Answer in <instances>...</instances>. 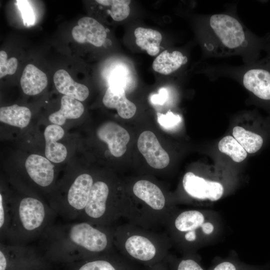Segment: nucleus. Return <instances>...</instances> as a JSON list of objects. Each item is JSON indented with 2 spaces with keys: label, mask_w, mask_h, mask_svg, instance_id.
<instances>
[{
  "label": "nucleus",
  "mask_w": 270,
  "mask_h": 270,
  "mask_svg": "<svg viewBox=\"0 0 270 270\" xmlns=\"http://www.w3.org/2000/svg\"><path fill=\"white\" fill-rule=\"evenodd\" d=\"M220 152L228 155L234 162H240L247 156V152L232 136H227L218 142Z\"/></svg>",
  "instance_id": "393cba45"
},
{
  "label": "nucleus",
  "mask_w": 270,
  "mask_h": 270,
  "mask_svg": "<svg viewBox=\"0 0 270 270\" xmlns=\"http://www.w3.org/2000/svg\"><path fill=\"white\" fill-rule=\"evenodd\" d=\"M138 148L150 166L160 170L169 164L168 154L160 146L152 132L146 130L140 134L138 140Z\"/></svg>",
  "instance_id": "9d476101"
},
{
  "label": "nucleus",
  "mask_w": 270,
  "mask_h": 270,
  "mask_svg": "<svg viewBox=\"0 0 270 270\" xmlns=\"http://www.w3.org/2000/svg\"><path fill=\"white\" fill-rule=\"evenodd\" d=\"M182 184L186 194L192 199L198 202H216L224 192V186L220 182L206 180L191 172L184 174Z\"/></svg>",
  "instance_id": "1a4fd4ad"
},
{
  "label": "nucleus",
  "mask_w": 270,
  "mask_h": 270,
  "mask_svg": "<svg viewBox=\"0 0 270 270\" xmlns=\"http://www.w3.org/2000/svg\"><path fill=\"white\" fill-rule=\"evenodd\" d=\"M98 137L107 144L111 154L116 157L122 156L126 150L130 136L124 128L112 122L102 124L96 131Z\"/></svg>",
  "instance_id": "9b49d317"
},
{
  "label": "nucleus",
  "mask_w": 270,
  "mask_h": 270,
  "mask_svg": "<svg viewBox=\"0 0 270 270\" xmlns=\"http://www.w3.org/2000/svg\"><path fill=\"white\" fill-rule=\"evenodd\" d=\"M266 56L246 71L244 86L257 98L270 103V46Z\"/></svg>",
  "instance_id": "6e6552de"
},
{
  "label": "nucleus",
  "mask_w": 270,
  "mask_h": 270,
  "mask_svg": "<svg viewBox=\"0 0 270 270\" xmlns=\"http://www.w3.org/2000/svg\"><path fill=\"white\" fill-rule=\"evenodd\" d=\"M232 135L249 154L257 152L264 144V138L260 134L247 130L241 126L234 127L232 130Z\"/></svg>",
  "instance_id": "5701e85b"
},
{
  "label": "nucleus",
  "mask_w": 270,
  "mask_h": 270,
  "mask_svg": "<svg viewBox=\"0 0 270 270\" xmlns=\"http://www.w3.org/2000/svg\"><path fill=\"white\" fill-rule=\"evenodd\" d=\"M114 243L122 256L145 268L164 262L172 244L167 234L129 222L115 226Z\"/></svg>",
  "instance_id": "7ed1b4c3"
},
{
  "label": "nucleus",
  "mask_w": 270,
  "mask_h": 270,
  "mask_svg": "<svg viewBox=\"0 0 270 270\" xmlns=\"http://www.w3.org/2000/svg\"><path fill=\"white\" fill-rule=\"evenodd\" d=\"M241 23L228 14H215L206 22V50L218 56L236 53L246 46L248 38Z\"/></svg>",
  "instance_id": "423d86ee"
},
{
  "label": "nucleus",
  "mask_w": 270,
  "mask_h": 270,
  "mask_svg": "<svg viewBox=\"0 0 270 270\" xmlns=\"http://www.w3.org/2000/svg\"><path fill=\"white\" fill-rule=\"evenodd\" d=\"M126 82V74L124 70L117 68L114 70L109 78L110 86L122 87L124 89Z\"/></svg>",
  "instance_id": "7c9ffc66"
},
{
  "label": "nucleus",
  "mask_w": 270,
  "mask_h": 270,
  "mask_svg": "<svg viewBox=\"0 0 270 270\" xmlns=\"http://www.w3.org/2000/svg\"><path fill=\"white\" fill-rule=\"evenodd\" d=\"M96 2L104 6H110L108 11L112 18L118 22L126 19L130 14L129 4L130 0H97Z\"/></svg>",
  "instance_id": "bb28decb"
},
{
  "label": "nucleus",
  "mask_w": 270,
  "mask_h": 270,
  "mask_svg": "<svg viewBox=\"0 0 270 270\" xmlns=\"http://www.w3.org/2000/svg\"><path fill=\"white\" fill-rule=\"evenodd\" d=\"M164 226L172 244L184 254L194 251L208 240L216 236L218 226L216 220L206 211L198 209L174 211Z\"/></svg>",
  "instance_id": "39448f33"
},
{
  "label": "nucleus",
  "mask_w": 270,
  "mask_h": 270,
  "mask_svg": "<svg viewBox=\"0 0 270 270\" xmlns=\"http://www.w3.org/2000/svg\"><path fill=\"white\" fill-rule=\"evenodd\" d=\"M187 62V57L181 52L174 50L169 52L165 50L154 60L152 66L154 71L168 75L178 70Z\"/></svg>",
  "instance_id": "aec40b11"
},
{
  "label": "nucleus",
  "mask_w": 270,
  "mask_h": 270,
  "mask_svg": "<svg viewBox=\"0 0 270 270\" xmlns=\"http://www.w3.org/2000/svg\"><path fill=\"white\" fill-rule=\"evenodd\" d=\"M64 130L58 125L52 124L46 127L44 132L46 141L45 155L50 161L60 163L67 156L66 147L57 141L64 136Z\"/></svg>",
  "instance_id": "dca6fc26"
},
{
  "label": "nucleus",
  "mask_w": 270,
  "mask_h": 270,
  "mask_svg": "<svg viewBox=\"0 0 270 270\" xmlns=\"http://www.w3.org/2000/svg\"><path fill=\"white\" fill-rule=\"evenodd\" d=\"M31 112L24 106L13 104L0 108V120L9 125L24 128L30 123Z\"/></svg>",
  "instance_id": "412c9836"
},
{
  "label": "nucleus",
  "mask_w": 270,
  "mask_h": 270,
  "mask_svg": "<svg viewBox=\"0 0 270 270\" xmlns=\"http://www.w3.org/2000/svg\"><path fill=\"white\" fill-rule=\"evenodd\" d=\"M10 224L6 244L26 245L54 224L57 214L42 200L30 195L10 196Z\"/></svg>",
  "instance_id": "20e7f679"
},
{
  "label": "nucleus",
  "mask_w": 270,
  "mask_h": 270,
  "mask_svg": "<svg viewBox=\"0 0 270 270\" xmlns=\"http://www.w3.org/2000/svg\"><path fill=\"white\" fill-rule=\"evenodd\" d=\"M168 98V90L163 88L160 89L158 94L152 95L150 100L154 104L162 105L166 102Z\"/></svg>",
  "instance_id": "2f4dec72"
},
{
  "label": "nucleus",
  "mask_w": 270,
  "mask_h": 270,
  "mask_svg": "<svg viewBox=\"0 0 270 270\" xmlns=\"http://www.w3.org/2000/svg\"><path fill=\"white\" fill-rule=\"evenodd\" d=\"M25 168L30 178L38 186L46 188L54 182V166L47 158L32 154L26 160Z\"/></svg>",
  "instance_id": "4468645a"
},
{
  "label": "nucleus",
  "mask_w": 270,
  "mask_h": 270,
  "mask_svg": "<svg viewBox=\"0 0 270 270\" xmlns=\"http://www.w3.org/2000/svg\"><path fill=\"white\" fill-rule=\"evenodd\" d=\"M18 67V60L16 58L8 60L6 52L0 51V78L7 74L12 75L15 73Z\"/></svg>",
  "instance_id": "cd10ccee"
},
{
  "label": "nucleus",
  "mask_w": 270,
  "mask_h": 270,
  "mask_svg": "<svg viewBox=\"0 0 270 270\" xmlns=\"http://www.w3.org/2000/svg\"><path fill=\"white\" fill-rule=\"evenodd\" d=\"M121 195L112 194L111 186L102 180L94 181L88 202L78 221L114 226L122 217Z\"/></svg>",
  "instance_id": "0eeeda50"
},
{
  "label": "nucleus",
  "mask_w": 270,
  "mask_h": 270,
  "mask_svg": "<svg viewBox=\"0 0 270 270\" xmlns=\"http://www.w3.org/2000/svg\"><path fill=\"white\" fill-rule=\"evenodd\" d=\"M129 194L121 195L122 217L128 222L154 230L164 226L176 208L160 186L146 180L134 182Z\"/></svg>",
  "instance_id": "f03ea898"
},
{
  "label": "nucleus",
  "mask_w": 270,
  "mask_h": 270,
  "mask_svg": "<svg viewBox=\"0 0 270 270\" xmlns=\"http://www.w3.org/2000/svg\"><path fill=\"white\" fill-rule=\"evenodd\" d=\"M116 251L86 259L78 270H145Z\"/></svg>",
  "instance_id": "ddd939ff"
},
{
  "label": "nucleus",
  "mask_w": 270,
  "mask_h": 270,
  "mask_svg": "<svg viewBox=\"0 0 270 270\" xmlns=\"http://www.w3.org/2000/svg\"><path fill=\"white\" fill-rule=\"evenodd\" d=\"M136 43L142 50H146L151 56L156 55L160 52L162 36L160 32L151 28L138 27L134 31Z\"/></svg>",
  "instance_id": "4be33fe9"
},
{
  "label": "nucleus",
  "mask_w": 270,
  "mask_h": 270,
  "mask_svg": "<svg viewBox=\"0 0 270 270\" xmlns=\"http://www.w3.org/2000/svg\"><path fill=\"white\" fill-rule=\"evenodd\" d=\"M24 92L30 96L40 93L48 85L46 74L32 64L24 68L20 78Z\"/></svg>",
  "instance_id": "a211bd4d"
},
{
  "label": "nucleus",
  "mask_w": 270,
  "mask_h": 270,
  "mask_svg": "<svg viewBox=\"0 0 270 270\" xmlns=\"http://www.w3.org/2000/svg\"><path fill=\"white\" fill-rule=\"evenodd\" d=\"M18 8L20 10L24 24L25 26H30L34 24L35 16L34 12L30 4L27 0H17Z\"/></svg>",
  "instance_id": "c756f323"
},
{
  "label": "nucleus",
  "mask_w": 270,
  "mask_h": 270,
  "mask_svg": "<svg viewBox=\"0 0 270 270\" xmlns=\"http://www.w3.org/2000/svg\"><path fill=\"white\" fill-rule=\"evenodd\" d=\"M114 226L84 221L54 224L40 238V248L50 256L65 259H88L116 251Z\"/></svg>",
  "instance_id": "f257e3e1"
},
{
  "label": "nucleus",
  "mask_w": 270,
  "mask_h": 270,
  "mask_svg": "<svg viewBox=\"0 0 270 270\" xmlns=\"http://www.w3.org/2000/svg\"><path fill=\"white\" fill-rule=\"evenodd\" d=\"M105 106L116 110L118 114L122 118H132L136 114V105L126 96L125 90L122 87L110 86L102 98Z\"/></svg>",
  "instance_id": "2eb2a0df"
},
{
  "label": "nucleus",
  "mask_w": 270,
  "mask_h": 270,
  "mask_svg": "<svg viewBox=\"0 0 270 270\" xmlns=\"http://www.w3.org/2000/svg\"><path fill=\"white\" fill-rule=\"evenodd\" d=\"M60 102V108L48 117L49 120L53 124L63 125L67 119L78 118L84 112L82 102L72 97L64 95Z\"/></svg>",
  "instance_id": "6ab92c4d"
},
{
  "label": "nucleus",
  "mask_w": 270,
  "mask_h": 270,
  "mask_svg": "<svg viewBox=\"0 0 270 270\" xmlns=\"http://www.w3.org/2000/svg\"><path fill=\"white\" fill-rule=\"evenodd\" d=\"M54 82L58 92L79 101L84 100L89 95L88 87L74 81L64 70H58L54 73Z\"/></svg>",
  "instance_id": "f3484780"
},
{
  "label": "nucleus",
  "mask_w": 270,
  "mask_h": 270,
  "mask_svg": "<svg viewBox=\"0 0 270 270\" xmlns=\"http://www.w3.org/2000/svg\"><path fill=\"white\" fill-rule=\"evenodd\" d=\"M270 264L264 266L249 265L238 260L236 258H228L216 260L208 270H268Z\"/></svg>",
  "instance_id": "a878e982"
},
{
  "label": "nucleus",
  "mask_w": 270,
  "mask_h": 270,
  "mask_svg": "<svg viewBox=\"0 0 270 270\" xmlns=\"http://www.w3.org/2000/svg\"><path fill=\"white\" fill-rule=\"evenodd\" d=\"M78 24L72 31V36L76 42L90 43L97 47L104 44L106 32L98 22L92 18L86 16L80 18Z\"/></svg>",
  "instance_id": "f8f14e48"
},
{
  "label": "nucleus",
  "mask_w": 270,
  "mask_h": 270,
  "mask_svg": "<svg viewBox=\"0 0 270 270\" xmlns=\"http://www.w3.org/2000/svg\"><path fill=\"white\" fill-rule=\"evenodd\" d=\"M157 117L158 124L166 130L174 128L182 120L180 115L174 114L171 111H168L166 114L158 112Z\"/></svg>",
  "instance_id": "c85d7f7f"
},
{
  "label": "nucleus",
  "mask_w": 270,
  "mask_h": 270,
  "mask_svg": "<svg viewBox=\"0 0 270 270\" xmlns=\"http://www.w3.org/2000/svg\"><path fill=\"white\" fill-rule=\"evenodd\" d=\"M164 262L169 270H204L194 254H184L180 258L168 254Z\"/></svg>",
  "instance_id": "b1692460"
},
{
  "label": "nucleus",
  "mask_w": 270,
  "mask_h": 270,
  "mask_svg": "<svg viewBox=\"0 0 270 270\" xmlns=\"http://www.w3.org/2000/svg\"><path fill=\"white\" fill-rule=\"evenodd\" d=\"M145 270H169V269L164 261L152 266L145 268Z\"/></svg>",
  "instance_id": "473e14b6"
}]
</instances>
